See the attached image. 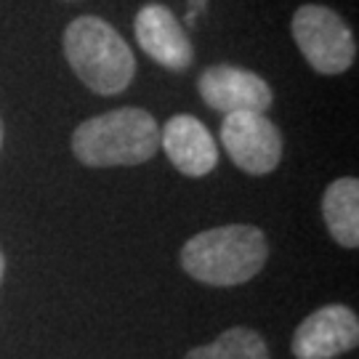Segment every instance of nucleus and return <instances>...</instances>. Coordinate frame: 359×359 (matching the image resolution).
Here are the masks:
<instances>
[{
  "label": "nucleus",
  "mask_w": 359,
  "mask_h": 359,
  "mask_svg": "<svg viewBox=\"0 0 359 359\" xmlns=\"http://www.w3.org/2000/svg\"><path fill=\"white\" fill-rule=\"evenodd\" d=\"M269 258L264 231L248 224H231L194 234L181 248V266L197 283L234 287L253 280Z\"/></svg>",
  "instance_id": "f257e3e1"
},
{
  "label": "nucleus",
  "mask_w": 359,
  "mask_h": 359,
  "mask_svg": "<svg viewBox=\"0 0 359 359\" xmlns=\"http://www.w3.org/2000/svg\"><path fill=\"white\" fill-rule=\"evenodd\" d=\"M157 147V120L139 107H120L90 117L72 133V154L90 168L142 165Z\"/></svg>",
  "instance_id": "f03ea898"
},
{
  "label": "nucleus",
  "mask_w": 359,
  "mask_h": 359,
  "mask_svg": "<svg viewBox=\"0 0 359 359\" xmlns=\"http://www.w3.org/2000/svg\"><path fill=\"white\" fill-rule=\"evenodd\" d=\"M65 56L93 93L115 96L130 86L136 59L115 27L99 16H77L65 29Z\"/></svg>",
  "instance_id": "7ed1b4c3"
},
{
  "label": "nucleus",
  "mask_w": 359,
  "mask_h": 359,
  "mask_svg": "<svg viewBox=\"0 0 359 359\" xmlns=\"http://www.w3.org/2000/svg\"><path fill=\"white\" fill-rule=\"evenodd\" d=\"M293 40L320 75H341L357 59V43L348 25L327 6L306 3L293 13Z\"/></svg>",
  "instance_id": "20e7f679"
},
{
  "label": "nucleus",
  "mask_w": 359,
  "mask_h": 359,
  "mask_svg": "<svg viewBox=\"0 0 359 359\" xmlns=\"http://www.w3.org/2000/svg\"><path fill=\"white\" fill-rule=\"evenodd\" d=\"M221 144L231 163L250 173H271L283 160V133L266 112H231L221 123Z\"/></svg>",
  "instance_id": "39448f33"
},
{
  "label": "nucleus",
  "mask_w": 359,
  "mask_h": 359,
  "mask_svg": "<svg viewBox=\"0 0 359 359\" xmlns=\"http://www.w3.org/2000/svg\"><path fill=\"white\" fill-rule=\"evenodd\" d=\"M359 341V320L348 306L330 304L317 309L295 327L293 357L295 359H333L346 354Z\"/></svg>",
  "instance_id": "423d86ee"
},
{
  "label": "nucleus",
  "mask_w": 359,
  "mask_h": 359,
  "mask_svg": "<svg viewBox=\"0 0 359 359\" xmlns=\"http://www.w3.org/2000/svg\"><path fill=\"white\" fill-rule=\"evenodd\" d=\"M197 90L216 112H266L271 107V88L264 77L250 69L229 65L208 67L197 80Z\"/></svg>",
  "instance_id": "0eeeda50"
},
{
  "label": "nucleus",
  "mask_w": 359,
  "mask_h": 359,
  "mask_svg": "<svg viewBox=\"0 0 359 359\" xmlns=\"http://www.w3.org/2000/svg\"><path fill=\"white\" fill-rule=\"evenodd\" d=\"M133 32H136V40L144 48V53L165 69L184 72L194 62L189 35L184 32L176 13L160 3H147L142 11L136 13Z\"/></svg>",
  "instance_id": "6e6552de"
},
{
  "label": "nucleus",
  "mask_w": 359,
  "mask_h": 359,
  "mask_svg": "<svg viewBox=\"0 0 359 359\" xmlns=\"http://www.w3.org/2000/svg\"><path fill=\"white\" fill-rule=\"evenodd\" d=\"M160 144L168 160L179 168L184 176H208L218 163V147L213 133L192 115H176L160 130Z\"/></svg>",
  "instance_id": "1a4fd4ad"
},
{
  "label": "nucleus",
  "mask_w": 359,
  "mask_h": 359,
  "mask_svg": "<svg viewBox=\"0 0 359 359\" xmlns=\"http://www.w3.org/2000/svg\"><path fill=\"white\" fill-rule=\"evenodd\" d=\"M322 218L341 248L359 245V181L338 179L322 194Z\"/></svg>",
  "instance_id": "9d476101"
},
{
  "label": "nucleus",
  "mask_w": 359,
  "mask_h": 359,
  "mask_svg": "<svg viewBox=\"0 0 359 359\" xmlns=\"http://www.w3.org/2000/svg\"><path fill=\"white\" fill-rule=\"evenodd\" d=\"M184 359H269V348L256 330L229 327L213 344L192 348Z\"/></svg>",
  "instance_id": "9b49d317"
},
{
  "label": "nucleus",
  "mask_w": 359,
  "mask_h": 359,
  "mask_svg": "<svg viewBox=\"0 0 359 359\" xmlns=\"http://www.w3.org/2000/svg\"><path fill=\"white\" fill-rule=\"evenodd\" d=\"M3 274H6V258L0 253V283H3Z\"/></svg>",
  "instance_id": "f8f14e48"
},
{
  "label": "nucleus",
  "mask_w": 359,
  "mask_h": 359,
  "mask_svg": "<svg viewBox=\"0 0 359 359\" xmlns=\"http://www.w3.org/2000/svg\"><path fill=\"white\" fill-rule=\"evenodd\" d=\"M0 149H3V120H0Z\"/></svg>",
  "instance_id": "ddd939ff"
}]
</instances>
